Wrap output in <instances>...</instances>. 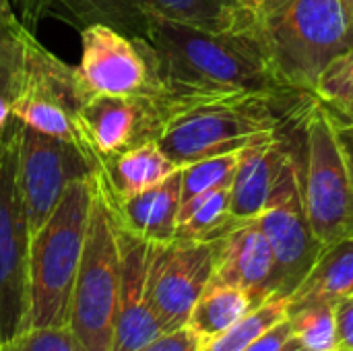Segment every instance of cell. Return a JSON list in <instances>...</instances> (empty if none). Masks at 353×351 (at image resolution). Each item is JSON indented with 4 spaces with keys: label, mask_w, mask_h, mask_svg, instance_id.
Returning a JSON list of instances; mask_svg holds the SVG:
<instances>
[{
    "label": "cell",
    "mask_w": 353,
    "mask_h": 351,
    "mask_svg": "<svg viewBox=\"0 0 353 351\" xmlns=\"http://www.w3.org/2000/svg\"><path fill=\"white\" fill-rule=\"evenodd\" d=\"M139 35L155 50L170 116L205 101L275 99L288 91L273 74L252 31H213L151 19Z\"/></svg>",
    "instance_id": "1"
},
{
    "label": "cell",
    "mask_w": 353,
    "mask_h": 351,
    "mask_svg": "<svg viewBox=\"0 0 353 351\" xmlns=\"http://www.w3.org/2000/svg\"><path fill=\"white\" fill-rule=\"evenodd\" d=\"M252 35L285 89L314 93L323 70L353 50V19L343 0H263Z\"/></svg>",
    "instance_id": "2"
},
{
    "label": "cell",
    "mask_w": 353,
    "mask_h": 351,
    "mask_svg": "<svg viewBox=\"0 0 353 351\" xmlns=\"http://www.w3.org/2000/svg\"><path fill=\"white\" fill-rule=\"evenodd\" d=\"M93 201V174L72 182L29 244V321L33 327L68 325L74 277Z\"/></svg>",
    "instance_id": "3"
},
{
    "label": "cell",
    "mask_w": 353,
    "mask_h": 351,
    "mask_svg": "<svg viewBox=\"0 0 353 351\" xmlns=\"http://www.w3.org/2000/svg\"><path fill=\"white\" fill-rule=\"evenodd\" d=\"M118 285V225L93 172L89 225L68 308V327L89 351H112Z\"/></svg>",
    "instance_id": "4"
},
{
    "label": "cell",
    "mask_w": 353,
    "mask_h": 351,
    "mask_svg": "<svg viewBox=\"0 0 353 351\" xmlns=\"http://www.w3.org/2000/svg\"><path fill=\"white\" fill-rule=\"evenodd\" d=\"M267 97L219 99L174 112L157 143L178 166L238 153L256 141L277 137L279 116Z\"/></svg>",
    "instance_id": "5"
},
{
    "label": "cell",
    "mask_w": 353,
    "mask_h": 351,
    "mask_svg": "<svg viewBox=\"0 0 353 351\" xmlns=\"http://www.w3.org/2000/svg\"><path fill=\"white\" fill-rule=\"evenodd\" d=\"M302 190L314 236L323 246L353 236V180L329 108L316 99L304 114Z\"/></svg>",
    "instance_id": "6"
},
{
    "label": "cell",
    "mask_w": 353,
    "mask_h": 351,
    "mask_svg": "<svg viewBox=\"0 0 353 351\" xmlns=\"http://www.w3.org/2000/svg\"><path fill=\"white\" fill-rule=\"evenodd\" d=\"M21 122L0 137V348L27 331L31 234L17 182Z\"/></svg>",
    "instance_id": "7"
},
{
    "label": "cell",
    "mask_w": 353,
    "mask_h": 351,
    "mask_svg": "<svg viewBox=\"0 0 353 351\" xmlns=\"http://www.w3.org/2000/svg\"><path fill=\"white\" fill-rule=\"evenodd\" d=\"M85 99L74 66H68L48 52L29 31L23 81L10 110L12 118L37 132L72 143L89 155L81 130V108Z\"/></svg>",
    "instance_id": "8"
},
{
    "label": "cell",
    "mask_w": 353,
    "mask_h": 351,
    "mask_svg": "<svg viewBox=\"0 0 353 351\" xmlns=\"http://www.w3.org/2000/svg\"><path fill=\"white\" fill-rule=\"evenodd\" d=\"M74 74L85 97H165L153 46L141 35L122 33L105 23H89L81 31V60Z\"/></svg>",
    "instance_id": "9"
},
{
    "label": "cell",
    "mask_w": 353,
    "mask_h": 351,
    "mask_svg": "<svg viewBox=\"0 0 353 351\" xmlns=\"http://www.w3.org/2000/svg\"><path fill=\"white\" fill-rule=\"evenodd\" d=\"M256 223L275 257V298L288 300L323 250L304 205L302 163L292 149L285 151L279 176Z\"/></svg>",
    "instance_id": "10"
},
{
    "label": "cell",
    "mask_w": 353,
    "mask_h": 351,
    "mask_svg": "<svg viewBox=\"0 0 353 351\" xmlns=\"http://www.w3.org/2000/svg\"><path fill=\"white\" fill-rule=\"evenodd\" d=\"M93 172L95 163L81 147L21 124L17 182L31 238L56 211L66 188Z\"/></svg>",
    "instance_id": "11"
},
{
    "label": "cell",
    "mask_w": 353,
    "mask_h": 351,
    "mask_svg": "<svg viewBox=\"0 0 353 351\" xmlns=\"http://www.w3.org/2000/svg\"><path fill=\"white\" fill-rule=\"evenodd\" d=\"M219 240H172L151 244L147 294L163 333L186 327L188 317L213 279Z\"/></svg>",
    "instance_id": "12"
},
{
    "label": "cell",
    "mask_w": 353,
    "mask_h": 351,
    "mask_svg": "<svg viewBox=\"0 0 353 351\" xmlns=\"http://www.w3.org/2000/svg\"><path fill=\"white\" fill-rule=\"evenodd\" d=\"M77 17L139 35L151 19L188 23L213 31H252V12L238 0H62Z\"/></svg>",
    "instance_id": "13"
},
{
    "label": "cell",
    "mask_w": 353,
    "mask_h": 351,
    "mask_svg": "<svg viewBox=\"0 0 353 351\" xmlns=\"http://www.w3.org/2000/svg\"><path fill=\"white\" fill-rule=\"evenodd\" d=\"M170 118L165 97L141 95H91L81 108L85 147L95 163L157 141Z\"/></svg>",
    "instance_id": "14"
},
{
    "label": "cell",
    "mask_w": 353,
    "mask_h": 351,
    "mask_svg": "<svg viewBox=\"0 0 353 351\" xmlns=\"http://www.w3.org/2000/svg\"><path fill=\"white\" fill-rule=\"evenodd\" d=\"M118 225V223H116ZM120 285L114 319L112 351H134L163 333L147 294L151 242L118 225Z\"/></svg>",
    "instance_id": "15"
},
{
    "label": "cell",
    "mask_w": 353,
    "mask_h": 351,
    "mask_svg": "<svg viewBox=\"0 0 353 351\" xmlns=\"http://www.w3.org/2000/svg\"><path fill=\"white\" fill-rule=\"evenodd\" d=\"M213 279L246 292L259 306L275 298V257L256 219L238 221L219 240Z\"/></svg>",
    "instance_id": "16"
},
{
    "label": "cell",
    "mask_w": 353,
    "mask_h": 351,
    "mask_svg": "<svg viewBox=\"0 0 353 351\" xmlns=\"http://www.w3.org/2000/svg\"><path fill=\"white\" fill-rule=\"evenodd\" d=\"M105 199L122 230L151 244L172 242L176 238L178 211L182 203V168L149 190L118 201H112L108 194Z\"/></svg>",
    "instance_id": "17"
},
{
    "label": "cell",
    "mask_w": 353,
    "mask_h": 351,
    "mask_svg": "<svg viewBox=\"0 0 353 351\" xmlns=\"http://www.w3.org/2000/svg\"><path fill=\"white\" fill-rule=\"evenodd\" d=\"M288 147L279 137L256 141L240 151L230 184V213L236 221L256 219L279 176Z\"/></svg>",
    "instance_id": "18"
},
{
    "label": "cell",
    "mask_w": 353,
    "mask_h": 351,
    "mask_svg": "<svg viewBox=\"0 0 353 351\" xmlns=\"http://www.w3.org/2000/svg\"><path fill=\"white\" fill-rule=\"evenodd\" d=\"M176 170L178 166L161 151L159 143L149 141L105 159L95 170V176L103 192L118 201L153 188Z\"/></svg>",
    "instance_id": "19"
},
{
    "label": "cell",
    "mask_w": 353,
    "mask_h": 351,
    "mask_svg": "<svg viewBox=\"0 0 353 351\" xmlns=\"http://www.w3.org/2000/svg\"><path fill=\"white\" fill-rule=\"evenodd\" d=\"M353 296V236L323 246L310 273L288 298V310L306 304H333Z\"/></svg>",
    "instance_id": "20"
},
{
    "label": "cell",
    "mask_w": 353,
    "mask_h": 351,
    "mask_svg": "<svg viewBox=\"0 0 353 351\" xmlns=\"http://www.w3.org/2000/svg\"><path fill=\"white\" fill-rule=\"evenodd\" d=\"M256 306L259 304L246 292L211 279L196 300L186 327L205 345L236 325L240 319H244L248 312H252Z\"/></svg>",
    "instance_id": "21"
},
{
    "label": "cell",
    "mask_w": 353,
    "mask_h": 351,
    "mask_svg": "<svg viewBox=\"0 0 353 351\" xmlns=\"http://www.w3.org/2000/svg\"><path fill=\"white\" fill-rule=\"evenodd\" d=\"M238 221L230 213V184L203 192L180 205L174 240L213 242L232 232Z\"/></svg>",
    "instance_id": "22"
},
{
    "label": "cell",
    "mask_w": 353,
    "mask_h": 351,
    "mask_svg": "<svg viewBox=\"0 0 353 351\" xmlns=\"http://www.w3.org/2000/svg\"><path fill=\"white\" fill-rule=\"evenodd\" d=\"M27 35L17 19L0 27V137L12 120V101L21 89Z\"/></svg>",
    "instance_id": "23"
},
{
    "label": "cell",
    "mask_w": 353,
    "mask_h": 351,
    "mask_svg": "<svg viewBox=\"0 0 353 351\" xmlns=\"http://www.w3.org/2000/svg\"><path fill=\"white\" fill-rule=\"evenodd\" d=\"M283 319H288V300L285 298H269L267 302L256 306L252 312H248L244 319H240L236 325H232L228 331H223L219 337L205 343L201 351L246 350L256 337H261L265 331H269Z\"/></svg>",
    "instance_id": "24"
},
{
    "label": "cell",
    "mask_w": 353,
    "mask_h": 351,
    "mask_svg": "<svg viewBox=\"0 0 353 351\" xmlns=\"http://www.w3.org/2000/svg\"><path fill=\"white\" fill-rule=\"evenodd\" d=\"M288 319L294 327V341L308 351H335L337 323L333 304H306L288 310Z\"/></svg>",
    "instance_id": "25"
},
{
    "label": "cell",
    "mask_w": 353,
    "mask_h": 351,
    "mask_svg": "<svg viewBox=\"0 0 353 351\" xmlns=\"http://www.w3.org/2000/svg\"><path fill=\"white\" fill-rule=\"evenodd\" d=\"M238 153H228V155H217V157H207L194 163H188L182 168V203L209 192L219 186L232 184V176L238 166ZM180 203V205H182Z\"/></svg>",
    "instance_id": "26"
},
{
    "label": "cell",
    "mask_w": 353,
    "mask_h": 351,
    "mask_svg": "<svg viewBox=\"0 0 353 351\" xmlns=\"http://www.w3.org/2000/svg\"><path fill=\"white\" fill-rule=\"evenodd\" d=\"M312 95L327 106L353 101V50L337 56L323 70Z\"/></svg>",
    "instance_id": "27"
},
{
    "label": "cell",
    "mask_w": 353,
    "mask_h": 351,
    "mask_svg": "<svg viewBox=\"0 0 353 351\" xmlns=\"http://www.w3.org/2000/svg\"><path fill=\"white\" fill-rule=\"evenodd\" d=\"M0 351H89L68 325L60 327H33L12 339Z\"/></svg>",
    "instance_id": "28"
},
{
    "label": "cell",
    "mask_w": 353,
    "mask_h": 351,
    "mask_svg": "<svg viewBox=\"0 0 353 351\" xmlns=\"http://www.w3.org/2000/svg\"><path fill=\"white\" fill-rule=\"evenodd\" d=\"M201 348L203 341L188 327H180L157 335L155 339H151L149 343L137 348L134 351H201Z\"/></svg>",
    "instance_id": "29"
},
{
    "label": "cell",
    "mask_w": 353,
    "mask_h": 351,
    "mask_svg": "<svg viewBox=\"0 0 353 351\" xmlns=\"http://www.w3.org/2000/svg\"><path fill=\"white\" fill-rule=\"evenodd\" d=\"M294 341V327L290 319H283L269 331H265L261 337H256L246 350L242 351H283Z\"/></svg>",
    "instance_id": "30"
},
{
    "label": "cell",
    "mask_w": 353,
    "mask_h": 351,
    "mask_svg": "<svg viewBox=\"0 0 353 351\" xmlns=\"http://www.w3.org/2000/svg\"><path fill=\"white\" fill-rule=\"evenodd\" d=\"M335 323L339 348L353 351V296L335 306Z\"/></svg>",
    "instance_id": "31"
},
{
    "label": "cell",
    "mask_w": 353,
    "mask_h": 351,
    "mask_svg": "<svg viewBox=\"0 0 353 351\" xmlns=\"http://www.w3.org/2000/svg\"><path fill=\"white\" fill-rule=\"evenodd\" d=\"M335 124H337V134H339V141H341V147H343V153H345V159H347L350 174H352L353 180V122L335 118Z\"/></svg>",
    "instance_id": "32"
},
{
    "label": "cell",
    "mask_w": 353,
    "mask_h": 351,
    "mask_svg": "<svg viewBox=\"0 0 353 351\" xmlns=\"http://www.w3.org/2000/svg\"><path fill=\"white\" fill-rule=\"evenodd\" d=\"M327 106V103H325ZM329 112L339 118V120H347V122H353V101L350 103H341V106H327Z\"/></svg>",
    "instance_id": "33"
},
{
    "label": "cell",
    "mask_w": 353,
    "mask_h": 351,
    "mask_svg": "<svg viewBox=\"0 0 353 351\" xmlns=\"http://www.w3.org/2000/svg\"><path fill=\"white\" fill-rule=\"evenodd\" d=\"M14 19L17 17H14L12 8H10V2L8 0H0V27L10 23V21H14Z\"/></svg>",
    "instance_id": "34"
},
{
    "label": "cell",
    "mask_w": 353,
    "mask_h": 351,
    "mask_svg": "<svg viewBox=\"0 0 353 351\" xmlns=\"http://www.w3.org/2000/svg\"><path fill=\"white\" fill-rule=\"evenodd\" d=\"M238 2H240V4H242L244 8H248V10L252 12V10H254V8H256V6H259V4H261L263 0H238Z\"/></svg>",
    "instance_id": "35"
},
{
    "label": "cell",
    "mask_w": 353,
    "mask_h": 351,
    "mask_svg": "<svg viewBox=\"0 0 353 351\" xmlns=\"http://www.w3.org/2000/svg\"><path fill=\"white\" fill-rule=\"evenodd\" d=\"M283 351H308V350H306V348H302V345H298L296 341H292V343H290V345H288Z\"/></svg>",
    "instance_id": "36"
},
{
    "label": "cell",
    "mask_w": 353,
    "mask_h": 351,
    "mask_svg": "<svg viewBox=\"0 0 353 351\" xmlns=\"http://www.w3.org/2000/svg\"><path fill=\"white\" fill-rule=\"evenodd\" d=\"M343 4H345V8H347V12L352 14V19H353V0H343Z\"/></svg>",
    "instance_id": "37"
},
{
    "label": "cell",
    "mask_w": 353,
    "mask_h": 351,
    "mask_svg": "<svg viewBox=\"0 0 353 351\" xmlns=\"http://www.w3.org/2000/svg\"><path fill=\"white\" fill-rule=\"evenodd\" d=\"M335 351H352V350H343V348H337V350Z\"/></svg>",
    "instance_id": "38"
}]
</instances>
